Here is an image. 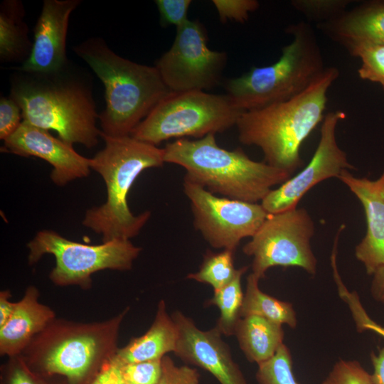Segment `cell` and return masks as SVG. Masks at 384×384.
<instances>
[{
    "instance_id": "e0dca14e",
    "label": "cell",
    "mask_w": 384,
    "mask_h": 384,
    "mask_svg": "<svg viewBox=\"0 0 384 384\" xmlns=\"http://www.w3.org/2000/svg\"><path fill=\"white\" fill-rule=\"evenodd\" d=\"M338 178L343 183L361 203L366 216V233L356 246L355 256L373 275L384 267V169L375 180L358 178L348 170Z\"/></svg>"
},
{
    "instance_id": "d4e9b609",
    "label": "cell",
    "mask_w": 384,
    "mask_h": 384,
    "mask_svg": "<svg viewBox=\"0 0 384 384\" xmlns=\"http://www.w3.org/2000/svg\"><path fill=\"white\" fill-rule=\"evenodd\" d=\"M234 251L223 250L220 252L207 250L199 270L188 274L187 278L210 284L218 290L229 284L238 270L234 266Z\"/></svg>"
},
{
    "instance_id": "d6986e66",
    "label": "cell",
    "mask_w": 384,
    "mask_h": 384,
    "mask_svg": "<svg viewBox=\"0 0 384 384\" xmlns=\"http://www.w3.org/2000/svg\"><path fill=\"white\" fill-rule=\"evenodd\" d=\"M178 330L166 310L164 300L158 304L155 319L143 335L132 338L124 347L119 348L112 360L122 366L149 360L161 359L169 352H175Z\"/></svg>"
},
{
    "instance_id": "ac0fdd59",
    "label": "cell",
    "mask_w": 384,
    "mask_h": 384,
    "mask_svg": "<svg viewBox=\"0 0 384 384\" xmlns=\"http://www.w3.org/2000/svg\"><path fill=\"white\" fill-rule=\"evenodd\" d=\"M39 291L28 287L7 322L0 327V354L9 358L21 354L31 340L56 317L54 311L39 302Z\"/></svg>"
},
{
    "instance_id": "f35d334b",
    "label": "cell",
    "mask_w": 384,
    "mask_h": 384,
    "mask_svg": "<svg viewBox=\"0 0 384 384\" xmlns=\"http://www.w3.org/2000/svg\"><path fill=\"white\" fill-rule=\"evenodd\" d=\"M370 292L376 301L384 304V267H379L373 274Z\"/></svg>"
},
{
    "instance_id": "ffe728a7",
    "label": "cell",
    "mask_w": 384,
    "mask_h": 384,
    "mask_svg": "<svg viewBox=\"0 0 384 384\" xmlns=\"http://www.w3.org/2000/svg\"><path fill=\"white\" fill-rule=\"evenodd\" d=\"M329 27L347 48L358 44L384 45V1L366 3L341 14Z\"/></svg>"
},
{
    "instance_id": "4316f807",
    "label": "cell",
    "mask_w": 384,
    "mask_h": 384,
    "mask_svg": "<svg viewBox=\"0 0 384 384\" xmlns=\"http://www.w3.org/2000/svg\"><path fill=\"white\" fill-rule=\"evenodd\" d=\"M1 384H68L58 375H46L31 370L21 355L9 357L1 368Z\"/></svg>"
},
{
    "instance_id": "83f0119b",
    "label": "cell",
    "mask_w": 384,
    "mask_h": 384,
    "mask_svg": "<svg viewBox=\"0 0 384 384\" xmlns=\"http://www.w3.org/2000/svg\"><path fill=\"white\" fill-rule=\"evenodd\" d=\"M121 366L127 384H157L162 373V358L124 364Z\"/></svg>"
},
{
    "instance_id": "7c38bea8",
    "label": "cell",
    "mask_w": 384,
    "mask_h": 384,
    "mask_svg": "<svg viewBox=\"0 0 384 384\" xmlns=\"http://www.w3.org/2000/svg\"><path fill=\"white\" fill-rule=\"evenodd\" d=\"M183 186L194 227L214 248L235 252L240 241L252 238L270 215L261 203L219 197L186 178Z\"/></svg>"
},
{
    "instance_id": "3957f363",
    "label": "cell",
    "mask_w": 384,
    "mask_h": 384,
    "mask_svg": "<svg viewBox=\"0 0 384 384\" xmlns=\"http://www.w3.org/2000/svg\"><path fill=\"white\" fill-rule=\"evenodd\" d=\"M128 311L97 322L55 318L21 356L36 373L60 376L68 384H89L118 351L119 328Z\"/></svg>"
},
{
    "instance_id": "f546056e",
    "label": "cell",
    "mask_w": 384,
    "mask_h": 384,
    "mask_svg": "<svg viewBox=\"0 0 384 384\" xmlns=\"http://www.w3.org/2000/svg\"><path fill=\"white\" fill-rule=\"evenodd\" d=\"M340 297L348 304L358 331H372L384 338V326L372 320L361 304L356 292H350L341 278L335 280Z\"/></svg>"
},
{
    "instance_id": "cb8c5ba5",
    "label": "cell",
    "mask_w": 384,
    "mask_h": 384,
    "mask_svg": "<svg viewBox=\"0 0 384 384\" xmlns=\"http://www.w3.org/2000/svg\"><path fill=\"white\" fill-rule=\"evenodd\" d=\"M247 269V266L238 269L233 279L223 288L213 290V297L207 302V305H214L219 309L220 316L216 327L227 336L235 334L236 325L241 318L244 298L241 277Z\"/></svg>"
},
{
    "instance_id": "4fadbf2b",
    "label": "cell",
    "mask_w": 384,
    "mask_h": 384,
    "mask_svg": "<svg viewBox=\"0 0 384 384\" xmlns=\"http://www.w3.org/2000/svg\"><path fill=\"white\" fill-rule=\"evenodd\" d=\"M341 110L325 114L320 130V139L307 165L277 188L272 189L260 202L268 214H274L297 207L302 197L319 183L337 178L345 170H356L336 139L338 122L345 119Z\"/></svg>"
},
{
    "instance_id": "2e32d148",
    "label": "cell",
    "mask_w": 384,
    "mask_h": 384,
    "mask_svg": "<svg viewBox=\"0 0 384 384\" xmlns=\"http://www.w3.org/2000/svg\"><path fill=\"white\" fill-rule=\"evenodd\" d=\"M78 0H45L35 30L31 52L20 70L41 75L58 72L66 60V36Z\"/></svg>"
},
{
    "instance_id": "5bb4252c",
    "label": "cell",
    "mask_w": 384,
    "mask_h": 384,
    "mask_svg": "<svg viewBox=\"0 0 384 384\" xmlns=\"http://www.w3.org/2000/svg\"><path fill=\"white\" fill-rule=\"evenodd\" d=\"M1 151L21 156H35L53 166L52 181L63 186L90 174V159L78 154L73 146L51 135L48 130L23 120L18 129L4 141Z\"/></svg>"
},
{
    "instance_id": "7402d4cb",
    "label": "cell",
    "mask_w": 384,
    "mask_h": 384,
    "mask_svg": "<svg viewBox=\"0 0 384 384\" xmlns=\"http://www.w3.org/2000/svg\"><path fill=\"white\" fill-rule=\"evenodd\" d=\"M24 9L20 1H5L0 11V57L2 61H17L31 54L33 44L23 21Z\"/></svg>"
},
{
    "instance_id": "74e56055",
    "label": "cell",
    "mask_w": 384,
    "mask_h": 384,
    "mask_svg": "<svg viewBox=\"0 0 384 384\" xmlns=\"http://www.w3.org/2000/svg\"><path fill=\"white\" fill-rule=\"evenodd\" d=\"M373 373L370 375L373 384H384V347L379 349L378 354H370Z\"/></svg>"
},
{
    "instance_id": "f1b7e54d",
    "label": "cell",
    "mask_w": 384,
    "mask_h": 384,
    "mask_svg": "<svg viewBox=\"0 0 384 384\" xmlns=\"http://www.w3.org/2000/svg\"><path fill=\"white\" fill-rule=\"evenodd\" d=\"M322 384H373L370 375L355 361L339 360Z\"/></svg>"
},
{
    "instance_id": "44dd1931",
    "label": "cell",
    "mask_w": 384,
    "mask_h": 384,
    "mask_svg": "<svg viewBox=\"0 0 384 384\" xmlns=\"http://www.w3.org/2000/svg\"><path fill=\"white\" fill-rule=\"evenodd\" d=\"M284 334L281 324L250 315L240 319L234 335L246 358L259 365L276 353L283 344Z\"/></svg>"
},
{
    "instance_id": "d590c367",
    "label": "cell",
    "mask_w": 384,
    "mask_h": 384,
    "mask_svg": "<svg viewBox=\"0 0 384 384\" xmlns=\"http://www.w3.org/2000/svg\"><path fill=\"white\" fill-rule=\"evenodd\" d=\"M89 384H127L121 366L112 359L107 362Z\"/></svg>"
},
{
    "instance_id": "8d00e7d4",
    "label": "cell",
    "mask_w": 384,
    "mask_h": 384,
    "mask_svg": "<svg viewBox=\"0 0 384 384\" xmlns=\"http://www.w3.org/2000/svg\"><path fill=\"white\" fill-rule=\"evenodd\" d=\"M11 297L9 289L0 292V327L7 322L16 306V302H11Z\"/></svg>"
},
{
    "instance_id": "1f68e13d",
    "label": "cell",
    "mask_w": 384,
    "mask_h": 384,
    "mask_svg": "<svg viewBox=\"0 0 384 384\" xmlns=\"http://www.w3.org/2000/svg\"><path fill=\"white\" fill-rule=\"evenodd\" d=\"M198 371L188 366H177L168 356L162 358V373L157 384H199Z\"/></svg>"
},
{
    "instance_id": "6da1fadb",
    "label": "cell",
    "mask_w": 384,
    "mask_h": 384,
    "mask_svg": "<svg viewBox=\"0 0 384 384\" xmlns=\"http://www.w3.org/2000/svg\"><path fill=\"white\" fill-rule=\"evenodd\" d=\"M338 75L336 68L327 67L299 95L242 112L235 124L239 141L245 145L259 147L265 162L293 175L304 165L301 146L322 122L328 90Z\"/></svg>"
},
{
    "instance_id": "603a6c76",
    "label": "cell",
    "mask_w": 384,
    "mask_h": 384,
    "mask_svg": "<svg viewBox=\"0 0 384 384\" xmlns=\"http://www.w3.org/2000/svg\"><path fill=\"white\" fill-rule=\"evenodd\" d=\"M258 282L259 279L252 273L248 275L240 317L256 315L295 328L297 316L292 304L263 292L259 288Z\"/></svg>"
},
{
    "instance_id": "836d02e7",
    "label": "cell",
    "mask_w": 384,
    "mask_h": 384,
    "mask_svg": "<svg viewBox=\"0 0 384 384\" xmlns=\"http://www.w3.org/2000/svg\"><path fill=\"white\" fill-rule=\"evenodd\" d=\"M22 112L18 105L11 98L0 100V139L6 140L20 127Z\"/></svg>"
},
{
    "instance_id": "4dcf8cb0",
    "label": "cell",
    "mask_w": 384,
    "mask_h": 384,
    "mask_svg": "<svg viewBox=\"0 0 384 384\" xmlns=\"http://www.w3.org/2000/svg\"><path fill=\"white\" fill-rule=\"evenodd\" d=\"M213 4L223 23L228 21L243 23L259 6L256 0H213Z\"/></svg>"
},
{
    "instance_id": "9c48e42d",
    "label": "cell",
    "mask_w": 384,
    "mask_h": 384,
    "mask_svg": "<svg viewBox=\"0 0 384 384\" xmlns=\"http://www.w3.org/2000/svg\"><path fill=\"white\" fill-rule=\"evenodd\" d=\"M30 265L46 255H53L55 264L49 279L57 286H79L89 289L92 274L112 270H131L142 248L130 240L115 239L100 245H87L70 240L50 230H43L27 244Z\"/></svg>"
},
{
    "instance_id": "277c9868",
    "label": "cell",
    "mask_w": 384,
    "mask_h": 384,
    "mask_svg": "<svg viewBox=\"0 0 384 384\" xmlns=\"http://www.w3.org/2000/svg\"><path fill=\"white\" fill-rule=\"evenodd\" d=\"M164 149V160L186 170L184 178L213 194L250 203L261 202L292 176L265 161L251 159L241 149L219 146L215 134L190 140L178 139Z\"/></svg>"
},
{
    "instance_id": "52a82bcc",
    "label": "cell",
    "mask_w": 384,
    "mask_h": 384,
    "mask_svg": "<svg viewBox=\"0 0 384 384\" xmlns=\"http://www.w3.org/2000/svg\"><path fill=\"white\" fill-rule=\"evenodd\" d=\"M11 97L18 105L24 121L54 130L59 139L73 146L97 145L101 131L94 101L88 91L76 83L21 82L14 85Z\"/></svg>"
},
{
    "instance_id": "d6a6232c",
    "label": "cell",
    "mask_w": 384,
    "mask_h": 384,
    "mask_svg": "<svg viewBox=\"0 0 384 384\" xmlns=\"http://www.w3.org/2000/svg\"><path fill=\"white\" fill-rule=\"evenodd\" d=\"M161 21L164 26H181L188 20V11L191 0H156Z\"/></svg>"
},
{
    "instance_id": "30bf717a",
    "label": "cell",
    "mask_w": 384,
    "mask_h": 384,
    "mask_svg": "<svg viewBox=\"0 0 384 384\" xmlns=\"http://www.w3.org/2000/svg\"><path fill=\"white\" fill-rule=\"evenodd\" d=\"M314 222L304 208L270 214L243 252L252 257V273L260 280L270 267H298L310 274L316 272L317 260L311 247Z\"/></svg>"
},
{
    "instance_id": "8fae6325",
    "label": "cell",
    "mask_w": 384,
    "mask_h": 384,
    "mask_svg": "<svg viewBox=\"0 0 384 384\" xmlns=\"http://www.w3.org/2000/svg\"><path fill=\"white\" fill-rule=\"evenodd\" d=\"M207 41L198 20L188 19L176 28L172 46L155 65L171 92L205 91L220 82L227 54L210 49Z\"/></svg>"
},
{
    "instance_id": "7a4b0ae2",
    "label": "cell",
    "mask_w": 384,
    "mask_h": 384,
    "mask_svg": "<svg viewBox=\"0 0 384 384\" xmlns=\"http://www.w3.org/2000/svg\"><path fill=\"white\" fill-rule=\"evenodd\" d=\"M100 137L105 146L90 159V165L104 180L107 199L87 210L82 225L101 235L103 242L130 240L139 233L151 212L132 213L127 201L129 190L142 171L164 165V149L131 135L110 137L101 132Z\"/></svg>"
},
{
    "instance_id": "9a60e30c",
    "label": "cell",
    "mask_w": 384,
    "mask_h": 384,
    "mask_svg": "<svg viewBox=\"0 0 384 384\" xmlns=\"http://www.w3.org/2000/svg\"><path fill=\"white\" fill-rule=\"evenodd\" d=\"M171 318L179 335L176 356L186 363L208 371L220 384H247L216 326L202 331L191 318L178 311L171 314Z\"/></svg>"
},
{
    "instance_id": "ba28073f",
    "label": "cell",
    "mask_w": 384,
    "mask_h": 384,
    "mask_svg": "<svg viewBox=\"0 0 384 384\" xmlns=\"http://www.w3.org/2000/svg\"><path fill=\"white\" fill-rule=\"evenodd\" d=\"M242 112L226 94L200 90L169 92L131 136L155 146L172 138L200 139L235 125Z\"/></svg>"
},
{
    "instance_id": "e575fe53",
    "label": "cell",
    "mask_w": 384,
    "mask_h": 384,
    "mask_svg": "<svg viewBox=\"0 0 384 384\" xmlns=\"http://www.w3.org/2000/svg\"><path fill=\"white\" fill-rule=\"evenodd\" d=\"M294 5L300 11L312 15L338 11L344 8L346 3L340 1H296Z\"/></svg>"
},
{
    "instance_id": "8992f818",
    "label": "cell",
    "mask_w": 384,
    "mask_h": 384,
    "mask_svg": "<svg viewBox=\"0 0 384 384\" xmlns=\"http://www.w3.org/2000/svg\"><path fill=\"white\" fill-rule=\"evenodd\" d=\"M293 37L274 63L252 67L229 80L227 95L241 112L287 100L304 91L324 71V60L311 28L299 23L289 28Z\"/></svg>"
},
{
    "instance_id": "484cf974",
    "label": "cell",
    "mask_w": 384,
    "mask_h": 384,
    "mask_svg": "<svg viewBox=\"0 0 384 384\" xmlns=\"http://www.w3.org/2000/svg\"><path fill=\"white\" fill-rule=\"evenodd\" d=\"M258 384H299L293 373L292 358L284 343L269 360L258 365Z\"/></svg>"
},
{
    "instance_id": "5b68a950",
    "label": "cell",
    "mask_w": 384,
    "mask_h": 384,
    "mask_svg": "<svg viewBox=\"0 0 384 384\" xmlns=\"http://www.w3.org/2000/svg\"><path fill=\"white\" fill-rule=\"evenodd\" d=\"M105 89V110L100 115L102 133L110 137L131 135L151 110L171 92L155 66L124 58L100 39L75 48Z\"/></svg>"
}]
</instances>
